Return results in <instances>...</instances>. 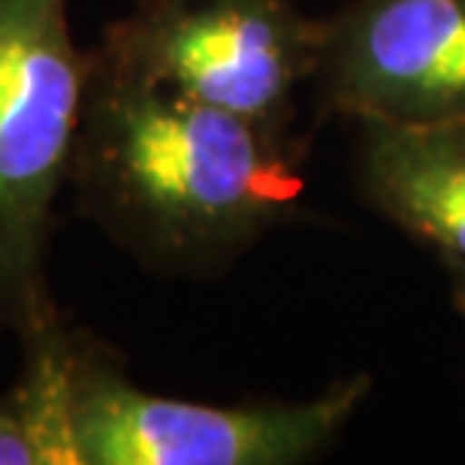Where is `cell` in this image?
Here are the masks:
<instances>
[{"label": "cell", "mask_w": 465, "mask_h": 465, "mask_svg": "<svg viewBox=\"0 0 465 465\" xmlns=\"http://www.w3.org/2000/svg\"><path fill=\"white\" fill-rule=\"evenodd\" d=\"M293 134L127 76L91 52L70 182L148 260L203 266L272 230L302 193Z\"/></svg>", "instance_id": "obj_1"}, {"label": "cell", "mask_w": 465, "mask_h": 465, "mask_svg": "<svg viewBox=\"0 0 465 465\" xmlns=\"http://www.w3.org/2000/svg\"><path fill=\"white\" fill-rule=\"evenodd\" d=\"M88 73L91 52L73 45L67 0H0V323L25 339L58 323L45 248Z\"/></svg>", "instance_id": "obj_2"}, {"label": "cell", "mask_w": 465, "mask_h": 465, "mask_svg": "<svg viewBox=\"0 0 465 465\" xmlns=\"http://www.w3.org/2000/svg\"><path fill=\"white\" fill-rule=\"evenodd\" d=\"M323 34L327 18L293 0H139L106 27L97 54L127 76L291 134Z\"/></svg>", "instance_id": "obj_3"}, {"label": "cell", "mask_w": 465, "mask_h": 465, "mask_svg": "<svg viewBox=\"0 0 465 465\" xmlns=\"http://www.w3.org/2000/svg\"><path fill=\"white\" fill-rule=\"evenodd\" d=\"M369 393L348 378L309 402L203 405L145 393L97 353H73L70 448L88 465H287L321 453Z\"/></svg>", "instance_id": "obj_4"}, {"label": "cell", "mask_w": 465, "mask_h": 465, "mask_svg": "<svg viewBox=\"0 0 465 465\" xmlns=\"http://www.w3.org/2000/svg\"><path fill=\"white\" fill-rule=\"evenodd\" d=\"M314 82L357 121H465V0H353L327 18Z\"/></svg>", "instance_id": "obj_5"}, {"label": "cell", "mask_w": 465, "mask_h": 465, "mask_svg": "<svg viewBox=\"0 0 465 465\" xmlns=\"http://www.w3.org/2000/svg\"><path fill=\"white\" fill-rule=\"evenodd\" d=\"M360 173L393 224L465 263V121H360Z\"/></svg>", "instance_id": "obj_6"}, {"label": "cell", "mask_w": 465, "mask_h": 465, "mask_svg": "<svg viewBox=\"0 0 465 465\" xmlns=\"http://www.w3.org/2000/svg\"><path fill=\"white\" fill-rule=\"evenodd\" d=\"M45 462L34 430L27 426L18 405H0V465H36Z\"/></svg>", "instance_id": "obj_7"}, {"label": "cell", "mask_w": 465, "mask_h": 465, "mask_svg": "<svg viewBox=\"0 0 465 465\" xmlns=\"http://www.w3.org/2000/svg\"><path fill=\"white\" fill-rule=\"evenodd\" d=\"M441 263H444V272L450 278L453 305H457V314L465 323V263L462 260H450V257H441Z\"/></svg>", "instance_id": "obj_8"}]
</instances>
